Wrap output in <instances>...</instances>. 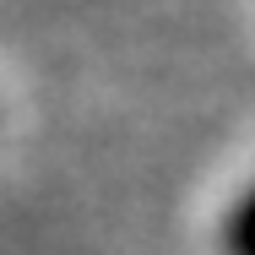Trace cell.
<instances>
[{"mask_svg": "<svg viewBox=\"0 0 255 255\" xmlns=\"http://www.w3.org/2000/svg\"><path fill=\"white\" fill-rule=\"evenodd\" d=\"M223 250L228 255H255V190L239 196V206L223 223Z\"/></svg>", "mask_w": 255, "mask_h": 255, "instance_id": "6da1fadb", "label": "cell"}]
</instances>
